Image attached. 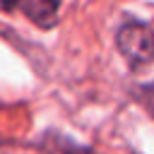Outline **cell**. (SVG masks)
<instances>
[{
	"label": "cell",
	"instance_id": "1",
	"mask_svg": "<svg viewBox=\"0 0 154 154\" xmlns=\"http://www.w3.org/2000/svg\"><path fill=\"white\" fill-rule=\"evenodd\" d=\"M116 48L132 70L152 65L154 63V26L142 19H125L116 29Z\"/></svg>",
	"mask_w": 154,
	"mask_h": 154
},
{
	"label": "cell",
	"instance_id": "2",
	"mask_svg": "<svg viewBox=\"0 0 154 154\" xmlns=\"http://www.w3.org/2000/svg\"><path fill=\"white\" fill-rule=\"evenodd\" d=\"M63 0H0V10L7 14H22L38 29H53L58 24Z\"/></svg>",
	"mask_w": 154,
	"mask_h": 154
},
{
	"label": "cell",
	"instance_id": "3",
	"mask_svg": "<svg viewBox=\"0 0 154 154\" xmlns=\"http://www.w3.org/2000/svg\"><path fill=\"white\" fill-rule=\"evenodd\" d=\"M130 96H132L135 103H140V106L147 111V116L154 118V82L135 84V87L130 89Z\"/></svg>",
	"mask_w": 154,
	"mask_h": 154
}]
</instances>
